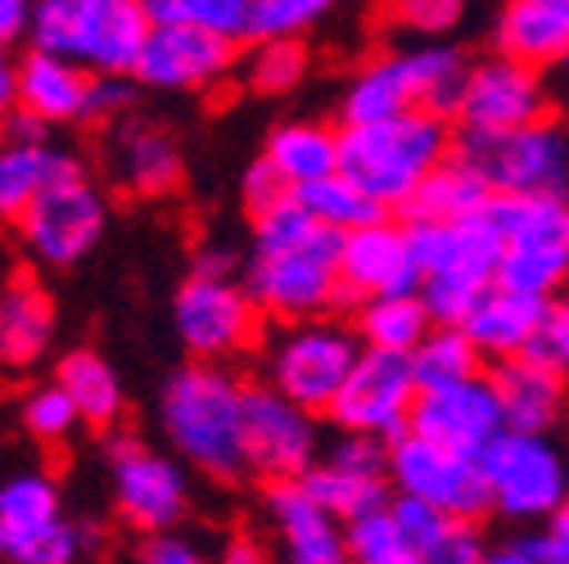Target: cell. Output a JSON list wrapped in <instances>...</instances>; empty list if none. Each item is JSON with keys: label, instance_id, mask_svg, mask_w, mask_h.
Listing matches in <instances>:
<instances>
[{"label": "cell", "instance_id": "obj_15", "mask_svg": "<svg viewBox=\"0 0 569 564\" xmlns=\"http://www.w3.org/2000/svg\"><path fill=\"white\" fill-rule=\"evenodd\" d=\"M177 334L190 352L212 366V357H231L258 330V308L249 290L231 275H190L177 294Z\"/></svg>", "mask_w": 569, "mask_h": 564}, {"label": "cell", "instance_id": "obj_24", "mask_svg": "<svg viewBox=\"0 0 569 564\" xmlns=\"http://www.w3.org/2000/svg\"><path fill=\"white\" fill-rule=\"evenodd\" d=\"M109 168L131 194H168L181 181V150L159 122L127 118L113 127Z\"/></svg>", "mask_w": 569, "mask_h": 564}, {"label": "cell", "instance_id": "obj_35", "mask_svg": "<svg viewBox=\"0 0 569 564\" xmlns=\"http://www.w3.org/2000/svg\"><path fill=\"white\" fill-rule=\"evenodd\" d=\"M295 199L303 203V213L321 226V231H330V235H352V231H362V226H376V222H385L389 213L376 203V199H367L352 181H343L339 172L335 177H326V181H317V185H303V190H295Z\"/></svg>", "mask_w": 569, "mask_h": 564}, {"label": "cell", "instance_id": "obj_42", "mask_svg": "<svg viewBox=\"0 0 569 564\" xmlns=\"http://www.w3.org/2000/svg\"><path fill=\"white\" fill-rule=\"evenodd\" d=\"M308 73V50L299 41H262L249 59V82L267 95H280L299 87V78Z\"/></svg>", "mask_w": 569, "mask_h": 564}, {"label": "cell", "instance_id": "obj_30", "mask_svg": "<svg viewBox=\"0 0 569 564\" xmlns=\"http://www.w3.org/2000/svg\"><path fill=\"white\" fill-rule=\"evenodd\" d=\"M542 312H547L542 299H525V294H511L502 285H492L461 330L470 334V343L479 352H492L497 362H511V357L525 352V343H529L533 325L542 321Z\"/></svg>", "mask_w": 569, "mask_h": 564}, {"label": "cell", "instance_id": "obj_8", "mask_svg": "<svg viewBox=\"0 0 569 564\" xmlns=\"http://www.w3.org/2000/svg\"><path fill=\"white\" fill-rule=\"evenodd\" d=\"M249 299L253 308L284 316L303 325L308 316H321L330 303L343 299L339 285V235L321 231L312 244L295 253H276V258H253L249 266Z\"/></svg>", "mask_w": 569, "mask_h": 564}, {"label": "cell", "instance_id": "obj_34", "mask_svg": "<svg viewBox=\"0 0 569 564\" xmlns=\"http://www.w3.org/2000/svg\"><path fill=\"white\" fill-rule=\"evenodd\" d=\"M430 312H425L420 294H389V299H367L358 308V339L371 352H393V357H411V352L430 334Z\"/></svg>", "mask_w": 569, "mask_h": 564}, {"label": "cell", "instance_id": "obj_17", "mask_svg": "<svg viewBox=\"0 0 569 564\" xmlns=\"http://www.w3.org/2000/svg\"><path fill=\"white\" fill-rule=\"evenodd\" d=\"M104 218L109 213H104L100 190L87 177H78V181L50 190L41 203L28 208L23 222H19V240L46 266H73L100 240Z\"/></svg>", "mask_w": 569, "mask_h": 564}, {"label": "cell", "instance_id": "obj_27", "mask_svg": "<svg viewBox=\"0 0 569 564\" xmlns=\"http://www.w3.org/2000/svg\"><path fill=\"white\" fill-rule=\"evenodd\" d=\"M54 339V303L28 275L0 285V366L28 371Z\"/></svg>", "mask_w": 569, "mask_h": 564}, {"label": "cell", "instance_id": "obj_38", "mask_svg": "<svg viewBox=\"0 0 569 564\" xmlns=\"http://www.w3.org/2000/svg\"><path fill=\"white\" fill-rule=\"evenodd\" d=\"M343 542H348V564H425L420 551L407 542V533L393 524L389 506L367 520H352L343 528Z\"/></svg>", "mask_w": 569, "mask_h": 564}, {"label": "cell", "instance_id": "obj_56", "mask_svg": "<svg viewBox=\"0 0 569 564\" xmlns=\"http://www.w3.org/2000/svg\"><path fill=\"white\" fill-rule=\"evenodd\" d=\"M0 140H6V122H0Z\"/></svg>", "mask_w": 569, "mask_h": 564}, {"label": "cell", "instance_id": "obj_21", "mask_svg": "<svg viewBox=\"0 0 569 564\" xmlns=\"http://www.w3.org/2000/svg\"><path fill=\"white\" fill-rule=\"evenodd\" d=\"M411 258L420 266V280L430 275H470V280H497L502 266V231L492 226L488 213L466 222H407Z\"/></svg>", "mask_w": 569, "mask_h": 564}, {"label": "cell", "instance_id": "obj_6", "mask_svg": "<svg viewBox=\"0 0 569 564\" xmlns=\"http://www.w3.org/2000/svg\"><path fill=\"white\" fill-rule=\"evenodd\" d=\"M362 348L358 334L335 321H303L290 325L267 352V389L295 402L299 411H330L339 389L348 384Z\"/></svg>", "mask_w": 569, "mask_h": 564}, {"label": "cell", "instance_id": "obj_50", "mask_svg": "<svg viewBox=\"0 0 569 564\" xmlns=\"http://www.w3.org/2000/svg\"><path fill=\"white\" fill-rule=\"evenodd\" d=\"M140 564H208L190 542H181V537H154L150 546H146V560Z\"/></svg>", "mask_w": 569, "mask_h": 564}, {"label": "cell", "instance_id": "obj_14", "mask_svg": "<svg viewBox=\"0 0 569 564\" xmlns=\"http://www.w3.org/2000/svg\"><path fill=\"white\" fill-rule=\"evenodd\" d=\"M244 461L271 483H299L317 465L312 415L271 393L267 384L244 389Z\"/></svg>", "mask_w": 569, "mask_h": 564}, {"label": "cell", "instance_id": "obj_43", "mask_svg": "<svg viewBox=\"0 0 569 564\" xmlns=\"http://www.w3.org/2000/svg\"><path fill=\"white\" fill-rule=\"evenodd\" d=\"M520 357H525L529 366L556 375V380L569 375V303H547V312H542V321L533 325V334H529V343H525Z\"/></svg>", "mask_w": 569, "mask_h": 564}, {"label": "cell", "instance_id": "obj_46", "mask_svg": "<svg viewBox=\"0 0 569 564\" xmlns=\"http://www.w3.org/2000/svg\"><path fill=\"white\" fill-rule=\"evenodd\" d=\"M389 515H393V524L407 533V542H411L416 551L430 546L435 533L448 524V515H439L435 506H425V502H411V497H393V502H389Z\"/></svg>", "mask_w": 569, "mask_h": 564}, {"label": "cell", "instance_id": "obj_48", "mask_svg": "<svg viewBox=\"0 0 569 564\" xmlns=\"http://www.w3.org/2000/svg\"><path fill=\"white\" fill-rule=\"evenodd\" d=\"M290 194H295V190L284 185L267 163H253V168L244 172V203L253 208V218L267 213V208H276L280 199H290Z\"/></svg>", "mask_w": 569, "mask_h": 564}, {"label": "cell", "instance_id": "obj_28", "mask_svg": "<svg viewBox=\"0 0 569 564\" xmlns=\"http://www.w3.org/2000/svg\"><path fill=\"white\" fill-rule=\"evenodd\" d=\"M492 393H497V406H502V420H507V434H538L551 425L565 406V380L529 366L525 357H511V362H497V371L488 375Z\"/></svg>", "mask_w": 569, "mask_h": 564}, {"label": "cell", "instance_id": "obj_31", "mask_svg": "<svg viewBox=\"0 0 569 564\" xmlns=\"http://www.w3.org/2000/svg\"><path fill=\"white\" fill-rule=\"evenodd\" d=\"M488 218L507 249L569 253V199H492Z\"/></svg>", "mask_w": 569, "mask_h": 564}, {"label": "cell", "instance_id": "obj_10", "mask_svg": "<svg viewBox=\"0 0 569 564\" xmlns=\"http://www.w3.org/2000/svg\"><path fill=\"white\" fill-rule=\"evenodd\" d=\"M389 479L398 483V497L435 506L448 520H470L483 515L488 502V483L483 465L475 456L448 452L439 443H425L416 434H402L389 443Z\"/></svg>", "mask_w": 569, "mask_h": 564}, {"label": "cell", "instance_id": "obj_13", "mask_svg": "<svg viewBox=\"0 0 569 564\" xmlns=\"http://www.w3.org/2000/svg\"><path fill=\"white\" fill-rule=\"evenodd\" d=\"M457 118H461V131H475V135H502V131L533 127L547 118V87L533 68L516 59H502V54L479 59L466 73Z\"/></svg>", "mask_w": 569, "mask_h": 564}, {"label": "cell", "instance_id": "obj_5", "mask_svg": "<svg viewBox=\"0 0 569 564\" xmlns=\"http://www.w3.org/2000/svg\"><path fill=\"white\" fill-rule=\"evenodd\" d=\"M457 159L492 199H569V131L551 118L502 135L461 131Z\"/></svg>", "mask_w": 569, "mask_h": 564}, {"label": "cell", "instance_id": "obj_53", "mask_svg": "<svg viewBox=\"0 0 569 564\" xmlns=\"http://www.w3.org/2000/svg\"><path fill=\"white\" fill-rule=\"evenodd\" d=\"M19 109V59L0 54V122Z\"/></svg>", "mask_w": 569, "mask_h": 564}, {"label": "cell", "instance_id": "obj_23", "mask_svg": "<svg viewBox=\"0 0 569 564\" xmlns=\"http://www.w3.org/2000/svg\"><path fill=\"white\" fill-rule=\"evenodd\" d=\"M91 87L96 78L82 73L78 63L32 50L28 59H19V109L14 113L32 127L82 122L91 118Z\"/></svg>", "mask_w": 569, "mask_h": 564}, {"label": "cell", "instance_id": "obj_4", "mask_svg": "<svg viewBox=\"0 0 569 564\" xmlns=\"http://www.w3.org/2000/svg\"><path fill=\"white\" fill-rule=\"evenodd\" d=\"M466 59L452 46H416L402 54H385L352 78L343 95V127H371L402 113H457L466 87Z\"/></svg>", "mask_w": 569, "mask_h": 564}, {"label": "cell", "instance_id": "obj_18", "mask_svg": "<svg viewBox=\"0 0 569 564\" xmlns=\"http://www.w3.org/2000/svg\"><path fill=\"white\" fill-rule=\"evenodd\" d=\"M109 456H113V497L127 524L146 533H163L186 515L190 487L172 456L136 439H118Z\"/></svg>", "mask_w": 569, "mask_h": 564}, {"label": "cell", "instance_id": "obj_45", "mask_svg": "<svg viewBox=\"0 0 569 564\" xmlns=\"http://www.w3.org/2000/svg\"><path fill=\"white\" fill-rule=\"evenodd\" d=\"M483 555H488L483 537H479V528L470 520H448L435 533V542L420 551L425 564H483Z\"/></svg>", "mask_w": 569, "mask_h": 564}, {"label": "cell", "instance_id": "obj_2", "mask_svg": "<svg viewBox=\"0 0 569 564\" xmlns=\"http://www.w3.org/2000/svg\"><path fill=\"white\" fill-rule=\"evenodd\" d=\"M32 50L78 63L91 78H131L150 37L136 0H41L28 10Z\"/></svg>", "mask_w": 569, "mask_h": 564}, {"label": "cell", "instance_id": "obj_9", "mask_svg": "<svg viewBox=\"0 0 569 564\" xmlns=\"http://www.w3.org/2000/svg\"><path fill=\"white\" fill-rule=\"evenodd\" d=\"M488 502L511 520L556 515L569 502V474L560 452L538 434H502L483 456Z\"/></svg>", "mask_w": 569, "mask_h": 564}, {"label": "cell", "instance_id": "obj_20", "mask_svg": "<svg viewBox=\"0 0 569 564\" xmlns=\"http://www.w3.org/2000/svg\"><path fill=\"white\" fill-rule=\"evenodd\" d=\"M236 59V46L208 37L190 23H150L146 50H140L136 78L159 91H194L212 87Z\"/></svg>", "mask_w": 569, "mask_h": 564}, {"label": "cell", "instance_id": "obj_41", "mask_svg": "<svg viewBox=\"0 0 569 564\" xmlns=\"http://www.w3.org/2000/svg\"><path fill=\"white\" fill-rule=\"evenodd\" d=\"M326 14L321 0H253L249 6V37L262 41H299L303 28H312Z\"/></svg>", "mask_w": 569, "mask_h": 564}, {"label": "cell", "instance_id": "obj_44", "mask_svg": "<svg viewBox=\"0 0 569 564\" xmlns=\"http://www.w3.org/2000/svg\"><path fill=\"white\" fill-rule=\"evenodd\" d=\"M23 425H28V434L41 439V443H63L68 434L82 425V415H78V406L68 402V393H63L59 384H41V389H32L28 402H23Z\"/></svg>", "mask_w": 569, "mask_h": 564}, {"label": "cell", "instance_id": "obj_36", "mask_svg": "<svg viewBox=\"0 0 569 564\" xmlns=\"http://www.w3.org/2000/svg\"><path fill=\"white\" fill-rule=\"evenodd\" d=\"M411 375L420 393L466 384L479 375V348L470 343L466 330H430L425 343L411 352Z\"/></svg>", "mask_w": 569, "mask_h": 564}, {"label": "cell", "instance_id": "obj_52", "mask_svg": "<svg viewBox=\"0 0 569 564\" xmlns=\"http://www.w3.org/2000/svg\"><path fill=\"white\" fill-rule=\"evenodd\" d=\"M218 564H271V555L262 551V542H253V537H231L227 546H222V555H218Z\"/></svg>", "mask_w": 569, "mask_h": 564}, {"label": "cell", "instance_id": "obj_25", "mask_svg": "<svg viewBox=\"0 0 569 564\" xmlns=\"http://www.w3.org/2000/svg\"><path fill=\"white\" fill-rule=\"evenodd\" d=\"M267 511H271V520L284 537L290 564H348L343 524L308 497L303 483H271Z\"/></svg>", "mask_w": 569, "mask_h": 564}, {"label": "cell", "instance_id": "obj_51", "mask_svg": "<svg viewBox=\"0 0 569 564\" xmlns=\"http://www.w3.org/2000/svg\"><path fill=\"white\" fill-rule=\"evenodd\" d=\"M28 32V6L23 0H0V54H10V46Z\"/></svg>", "mask_w": 569, "mask_h": 564}, {"label": "cell", "instance_id": "obj_7", "mask_svg": "<svg viewBox=\"0 0 569 564\" xmlns=\"http://www.w3.org/2000/svg\"><path fill=\"white\" fill-rule=\"evenodd\" d=\"M91 533L63 520L59 487L46 474L0 483V555L10 564H82Z\"/></svg>", "mask_w": 569, "mask_h": 564}, {"label": "cell", "instance_id": "obj_19", "mask_svg": "<svg viewBox=\"0 0 569 564\" xmlns=\"http://www.w3.org/2000/svg\"><path fill=\"white\" fill-rule=\"evenodd\" d=\"M339 285L352 299H389V294H416L420 266L411 258L407 226L376 222L339 240Z\"/></svg>", "mask_w": 569, "mask_h": 564}, {"label": "cell", "instance_id": "obj_32", "mask_svg": "<svg viewBox=\"0 0 569 564\" xmlns=\"http://www.w3.org/2000/svg\"><path fill=\"white\" fill-rule=\"evenodd\" d=\"M488 208H492L488 185L461 159H448L443 168H435L430 177H425V185L411 194L407 218L411 222H466V218L488 213Z\"/></svg>", "mask_w": 569, "mask_h": 564}, {"label": "cell", "instance_id": "obj_55", "mask_svg": "<svg viewBox=\"0 0 569 564\" xmlns=\"http://www.w3.org/2000/svg\"><path fill=\"white\" fill-rule=\"evenodd\" d=\"M547 533H551V537H556V542L569 551V502H565V506L551 515V528H547Z\"/></svg>", "mask_w": 569, "mask_h": 564}, {"label": "cell", "instance_id": "obj_49", "mask_svg": "<svg viewBox=\"0 0 569 564\" xmlns=\"http://www.w3.org/2000/svg\"><path fill=\"white\" fill-rule=\"evenodd\" d=\"M127 104H131V87H127V78H96V87H91V118L122 113Z\"/></svg>", "mask_w": 569, "mask_h": 564}, {"label": "cell", "instance_id": "obj_29", "mask_svg": "<svg viewBox=\"0 0 569 564\" xmlns=\"http://www.w3.org/2000/svg\"><path fill=\"white\" fill-rule=\"evenodd\" d=\"M262 163L290 190L317 185L339 172V131H330L321 122H284L271 131Z\"/></svg>", "mask_w": 569, "mask_h": 564}, {"label": "cell", "instance_id": "obj_54", "mask_svg": "<svg viewBox=\"0 0 569 564\" xmlns=\"http://www.w3.org/2000/svg\"><path fill=\"white\" fill-rule=\"evenodd\" d=\"M483 564H538V555H533V542H511V546L488 551Z\"/></svg>", "mask_w": 569, "mask_h": 564}, {"label": "cell", "instance_id": "obj_12", "mask_svg": "<svg viewBox=\"0 0 569 564\" xmlns=\"http://www.w3.org/2000/svg\"><path fill=\"white\" fill-rule=\"evenodd\" d=\"M308 497L343 528L389 506V447L380 439L343 434L303 479Z\"/></svg>", "mask_w": 569, "mask_h": 564}, {"label": "cell", "instance_id": "obj_47", "mask_svg": "<svg viewBox=\"0 0 569 564\" xmlns=\"http://www.w3.org/2000/svg\"><path fill=\"white\" fill-rule=\"evenodd\" d=\"M407 28H416V32H448V28H457V19H461V6L457 0H407V6H398L393 10Z\"/></svg>", "mask_w": 569, "mask_h": 564}, {"label": "cell", "instance_id": "obj_1", "mask_svg": "<svg viewBox=\"0 0 569 564\" xmlns=\"http://www.w3.org/2000/svg\"><path fill=\"white\" fill-rule=\"evenodd\" d=\"M452 135L439 113H402L371 127L339 131V177L352 181L367 199H376L385 213L407 208L411 194L425 185L435 168L448 163Z\"/></svg>", "mask_w": 569, "mask_h": 564}, {"label": "cell", "instance_id": "obj_16", "mask_svg": "<svg viewBox=\"0 0 569 564\" xmlns=\"http://www.w3.org/2000/svg\"><path fill=\"white\" fill-rule=\"evenodd\" d=\"M407 434L479 461L497 439L507 434V420H502V406H497L492 384L483 375H475L466 384H448V389L420 393Z\"/></svg>", "mask_w": 569, "mask_h": 564}, {"label": "cell", "instance_id": "obj_33", "mask_svg": "<svg viewBox=\"0 0 569 564\" xmlns=\"http://www.w3.org/2000/svg\"><path fill=\"white\" fill-rule=\"evenodd\" d=\"M54 384L68 393V402L78 406L82 420L91 425H113L122 415V384L113 375V366L91 348H73L59 357V371H54Z\"/></svg>", "mask_w": 569, "mask_h": 564}, {"label": "cell", "instance_id": "obj_37", "mask_svg": "<svg viewBox=\"0 0 569 564\" xmlns=\"http://www.w3.org/2000/svg\"><path fill=\"white\" fill-rule=\"evenodd\" d=\"M249 6L253 0H150V23H190L208 37L244 41L249 37Z\"/></svg>", "mask_w": 569, "mask_h": 564}, {"label": "cell", "instance_id": "obj_22", "mask_svg": "<svg viewBox=\"0 0 569 564\" xmlns=\"http://www.w3.org/2000/svg\"><path fill=\"white\" fill-rule=\"evenodd\" d=\"M23 127H28L23 135L0 140V218L14 222V226L50 190L82 177V163L73 154L46 145L41 127H32V122H23Z\"/></svg>", "mask_w": 569, "mask_h": 564}, {"label": "cell", "instance_id": "obj_26", "mask_svg": "<svg viewBox=\"0 0 569 564\" xmlns=\"http://www.w3.org/2000/svg\"><path fill=\"white\" fill-rule=\"evenodd\" d=\"M497 54L516 59L525 68L569 59V0H511L497 14Z\"/></svg>", "mask_w": 569, "mask_h": 564}, {"label": "cell", "instance_id": "obj_11", "mask_svg": "<svg viewBox=\"0 0 569 564\" xmlns=\"http://www.w3.org/2000/svg\"><path fill=\"white\" fill-rule=\"evenodd\" d=\"M416 397H420V389H416V375H411V357L362 348V357H358V366H352L348 384L339 389L330 415L343 425V434L393 443L411 430Z\"/></svg>", "mask_w": 569, "mask_h": 564}, {"label": "cell", "instance_id": "obj_39", "mask_svg": "<svg viewBox=\"0 0 569 564\" xmlns=\"http://www.w3.org/2000/svg\"><path fill=\"white\" fill-rule=\"evenodd\" d=\"M492 285L488 280H470V275H430V280H420V303H425V312H430V325L435 330H461L470 316H475V308H479V299L488 294Z\"/></svg>", "mask_w": 569, "mask_h": 564}, {"label": "cell", "instance_id": "obj_3", "mask_svg": "<svg viewBox=\"0 0 569 564\" xmlns=\"http://www.w3.org/2000/svg\"><path fill=\"white\" fill-rule=\"evenodd\" d=\"M163 430L203 474H244V389L208 362L181 366L163 389Z\"/></svg>", "mask_w": 569, "mask_h": 564}, {"label": "cell", "instance_id": "obj_40", "mask_svg": "<svg viewBox=\"0 0 569 564\" xmlns=\"http://www.w3.org/2000/svg\"><path fill=\"white\" fill-rule=\"evenodd\" d=\"M321 235V226L303 213V203L290 194L280 199L276 208L253 218V240H258V258H276V253H295L303 244H312Z\"/></svg>", "mask_w": 569, "mask_h": 564}]
</instances>
